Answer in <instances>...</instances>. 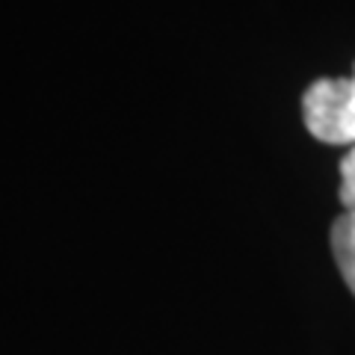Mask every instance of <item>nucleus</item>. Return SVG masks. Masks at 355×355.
<instances>
[{
    "label": "nucleus",
    "instance_id": "nucleus-1",
    "mask_svg": "<svg viewBox=\"0 0 355 355\" xmlns=\"http://www.w3.org/2000/svg\"><path fill=\"white\" fill-rule=\"evenodd\" d=\"M302 119L320 142L355 146V74L311 83L302 98Z\"/></svg>",
    "mask_w": 355,
    "mask_h": 355
},
{
    "label": "nucleus",
    "instance_id": "nucleus-2",
    "mask_svg": "<svg viewBox=\"0 0 355 355\" xmlns=\"http://www.w3.org/2000/svg\"><path fill=\"white\" fill-rule=\"evenodd\" d=\"M331 252L347 287L355 293V214H343L331 225Z\"/></svg>",
    "mask_w": 355,
    "mask_h": 355
},
{
    "label": "nucleus",
    "instance_id": "nucleus-3",
    "mask_svg": "<svg viewBox=\"0 0 355 355\" xmlns=\"http://www.w3.org/2000/svg\"><path fill=\"white\" fill-rule=\"evenodd\" d=\"M340 205L343 214H355V148L340 160Z\"/></svg>",
    "mask_w": 355,
    "mask_h": 355
}]
</instances>
